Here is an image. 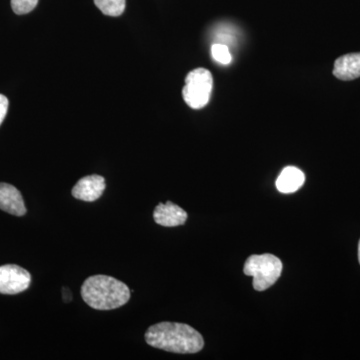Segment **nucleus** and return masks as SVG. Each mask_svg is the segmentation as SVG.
<instances>
[{"mask_svg":"<svg viewBox=\"0 0 360 360\" xmlns=\"http://www.w3.org/2000/svg\"><path fill=\"white\" fill-rule=\"evenodd\" d=\"M144 338L150 347L174 354H196L205 347L202 335L198 330L177 322L156 323L146 330Z\"/></svg>","mask_w":360,"mask_h":360,"instance_id":"obj_1","label":"nucleus"},{"mask_svg":"<svg viewBox=\"0 0 360 360\" xmlns=\"http://www.w3.org/2000/svg\"><path fill=\"white\" fill-rule=\"evenodd\" d=\"M85 303L96 310L120 309L129 302L130 290L127 284L112 276H92L82 286Z\"/></svg>","mask_w":360,"mask_h":360,"instance_id":"obj_2","label":"nucleus"},{"mask_svg":"<svg viewBox=\"0 0 360 360\" xmlns=\"http://www.w3.org/2000/svg\"><path fill=\"white\" fill-rule=\"evenodd\" d=\"M243 272L253 277V288L264 291L278 281L283 272V262L276 255L264 253L251 255L246 259Z\"/></svg>","mask_w":360,"mask_h":360,"instance_id":"obj_3","label":"nucleus"},{"mask_svg":"<svg viewBox=\"0 0 360 360\" xmlns=\"http://www.w3.org/2000/svg\"><path fill=\"white\" fill-rule=\"evenodd\" d=\"M213 77L206 68H196L187 75L182 96L193 110H201L207 105L212 96Z\"/></svg>","mask_w":360,"mask_h":360,"instance_id":"obj_4","label":"nucleus"},{"mask_svg":"<svg viewBox=\"0 0 360 360\" xmlns=\"http://www.w3.org/2000/svg\"><path fill=\"white\" fill-rule=\"evenodd\" d=\"M32 276L27 270L15 264L0 266V293L18 295L30 288Z\"/></svg>","mask_w":360,"mask_h":360,"instance_id":"obj_5","label":"nucleus"},{"mask_svg":"<svg viewBox=\"0 0 360 360\" xmlns=\"http://www.w3.org/2000/svg\"><path fill=\"white\" fill-rule=\"evenodd\" d=\"M105 186L104 177L97 174L89 175L78 180L71 193L77 200L94 202L103 195Z\"/></svg>","mask_w":360,"mask_h":360,"instance_id":"obj_6","label":"nucleus"},{"mask_svg":"<svg viewBox=\"0 0 360 360\" xmlns=\"http://www.w3.org/2000/svg\"><path fill=\"white\" fill-rule=\"evenodd\" d=\"M153 219L161 226L175 227L186 224L187 213L179 205L167 201V203H160L156 206Z\"/></svg>","mask_w":360,"mask_h":360,"instance_id":"obj_7","label":"nucleus"},{"mask_svg":"<svg viewBox=\"0 0 360 360\" xmlns=\"http://www.w3.org/2000/svg\"><path fill=\"white\" fill-rule=\"evenodd\" d=\"M0 210L15 217L25 214V201L16 187L8 184H0Z\"/></svg>","mask_w":360,"mask_h":360,"instance_id":"obj_8","label":"nucleus"},{"mask_svg":"<svg viewBox=\"0 0 360 360\" xmlns=\"http://www.w3.org/2000/svg\"><path fill=\"white\" fill-rule=\"evenodd\" d=\"M333 75L343 82L360 77V52L345 54L336 59Z\"/></svg>","mask_w":360,"mask_h":360,"instance_id":"obj_9","label":"nucleus"},{"mask_svg":"<svg viewBox=\"0 0 360 360\" xmlns=\"http://www.w3.org/2000/svg\"><path fill=\"white\" fill-rule=\"evenodd\" d=\"M305 175L300 168L288 167L284 168L276 180V187L281 193H292L304 184Z\"/></svg>","mask_w":360,"mask_h":360,"instance_id":"obj_10","label":"nucleus"},{"mask_svg":"<svg viewBox=\"0 0 360 360\" xmlns=\"http://www.w3.org/2000/svg\"><path fill=\"white\" fill-rule=\"evenodd\" d=\"M97 8L108 16H120L125 11L127 0H94Z\"/></svg>","mask_w":360,"mask_h":360,"instance_id":"obj_11","label":"nucleus"},{"mask_svg":"<svg viewBox=\"0 0 360 360\" xmlns=\"http://www.w3.org/2000/svg\"><path fill=\"white\" fill-rule=\"evenodd\" d=\"M212 58L220 65H227L232 61V56L229 46L222 44H215L212 47Z\"/></svg>","mask_w":360,"mask_h":360,"instance_id":"obj_12","label":"nucleus"},{"mask_svg":"<svg viewBox=\"0 0 360 360\" xmlns=\"http://www.w3.org/2000/svg\"><path fill=\"white\" fill-rule=\"evenodd\" d=\"M37 4H39V0H11L13 11L18 15L32 13Z\"/></svg>","mask_w":360,"mask_h":360,"instance_id":"obj_13","label":"nucleus"},{"mask_svg":"<svg viewBox=\"0 0 360 360\" xmlns=\"http://www.w3.org/2000/svg\"><path fill=\"white\" fill-rule=\"evenodd\" d=\"M8 99L4 94H0V125L4 122V118L7 115L8 110Z\"/></svg>","mask_w":360,"mask_h":360,"instance_id":"obj_14","label":"nucleus"},{"mask_svg":"<svg viewBox=\"0 0 360 360\" xmlns=\"http://www.w3.org/2000/svg\"><path fill=\"white\" fill-rule=\"evenodd\" d=\"M359 264H360V240H359Z\"/></svg>","mask_w":360,"mask_h":360,"instance_id":"obj_15","label":"nucleus"}]
</instances>
